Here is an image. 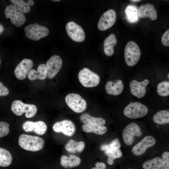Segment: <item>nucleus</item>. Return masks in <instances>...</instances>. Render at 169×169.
Masks as SVG:
<instances>
[{"label": "nucleus", "mask_w": 169, "mask_h": 169, "mask_svg": "<svg viewBox=\"0 0 169 169\" xmlns=\"http://www.w3.org/2000/svg\"><path fill=\"white\" fill-rule=\"evenodd\" d=\"M13 157L10 152L8 150L0 147V166L7 167L12 163Z\"/></svg>", "instance_id": "c85d7f7f"}, {"label": "nucleus", "mask_w": 169, "mask_h": 169, "mask_svg": "<svg viewBox=\"0 0 169 169\" xmlns=\"http://www.w3.org/2000/svg\"><path fill=\"white\" fill-rule=\"evenodd\" d=\"M11 108L12 111L18 116H20L25 113V116L27 118L33 117L37 111V107L35 105L25 104L18 100L13 101Z\"/></svg>", "instance_id": "7ed1b4c3"}, {"label": "nucleus", "mask_w": 169, "mask_h": 169, "mask_svg": "<svg viewBox=\"0 0 169 169\" xmlns=\"http://www.w3.org/2000/svg\"><path fill=\"white\" fill-rule=\"evenodd\" d=\"M149 83V80L146 79L141 82L132 80L130 83L131 93L138 98H143L146 94V87Z\"/></svg>", "instance_id": "f3484780"}, {"label": "nucleus", "mask_w": 169, "mask_h": 169, "mask_svg": "<svg viewBox=\"0 0 169 169\" xmlns=\"http://www.w3.org/2000/svg\"><path fill=\"white\" fill-rule=\"evenodd\" d=\"M9 125L4 121H0V137L7 136L9 133Z\"/></svg>", "instance_id": "72a5a7b5"}, {"label": "nucleus", "mask_w": 169, "mask_h": 169, "mask_svg": "<svg viewBox=\"0 0 169 169\" xmlns=\"http://www.w3.org/2000/svg\"><path fill=\"white\" fill-rule=\"evenodd\" d=\"M169 74L168 73L167 76H168V79L169 78Z\"/></svg>", "instance_id": "37998d69"}, {"label": "nucleus", "mask_w": 169, "mask_h": 169, "mask_svg": "<svg viewBox=\"0 0 169 169\" xmlns=\"http://www.w3.org/2000/svg\"><path fill=\"white\" fill-rule=\"evenodd\" d=\"M138 9V15L141 18L148 17L152 20L157 18V11L154 6L151 3L141 5Z\"/></svg>", "instance_id": "a211bd4d"}, {"label": "nucleus", "mask_w": 169, "mask_h": 169, "mask_svg": "<svg viewBox=\"0 0 169 169\" xmlns=\"http://www.w3.org/2000/svg\"><path fill=\"white\" fill-rule=\"evenodd\" d=\"M33 65V61L29 59H25L17 65L14 71L15 76L19 80L25 79Z\"/></svg>", "instance_id": "dca6fc26"}, {"label": "nucleus", "mask_w": 169, "mask_h": 169, "mask_svg": "<svg viewBox=\"0 0 169 169\" xmlns=\"http://www.w3.org/2000/svg\"><path fill=\"white\" fill-rule=\"evenodd\" d=\"M148 111L146 106L140 102H135L128 105L125 108L123 113L126 117L135 119L144 117Z\"/></svg>", "instance_id": "39448f33"}, {"label": "nucleus", "mask_w": 169, "mask_h": 169, "mask_svg": "<svg viewBox=\"0 0 169 169\" xmlns=\"http://www.w3.org/2000/svg\"><path fill=\"white\" fill-rule=\"evenodd\" d=\"M47 77V70L46 65L44 64H39L37 70L31 69L29 72L28 77L30 80H34L38 79L44 80Z\"/></svg>", "instance_id": "412c9836"}, {"label": "nucleus", "mask_w": 169, "mask_h": 169, "mask_svg": "<svg viewBox=\"0 0 169 169\" xmlns=\"http://www.w3.org/2000/svg\"><path fill=\"white\" fill-rule=\"evenodd\" d=\"M104 153L108 156V164L111 165L113 164L115 159L120 158L122 156V151L119 149L106 150Z\"/></svg>", "instance_id": "c756f323"}, {"label": "nucleus", "mask_w": 169, "mask_h": 169, "mask_svg": "<svg viewBox=\"0 0 169 169\" xmlns=\"http://www.w3.org/2000/svg\"><path fill=\"white\" fill-rule=\"evenodd\" d=\"M169 30H167L163 34L161 41L162 44L166 46H169Z\"/></svg>", "instance_id": "c9c22d12"}, {"label": "nucleus", "mask_w": 169, "mask_h": 169, "mask_svg": "<svg viewBox=\"0 0 169 169\" xmlns=\"http://www.w3.org/2000/svg\"><path fill=\"white\" fill-rule=\"evenodd\" d=\"M52 1H54V2H59V1H60V0H52Z\"/></svg>", "instance_id": "79ce46f5"}, {"label": "nucleus", "mask_w": 169, "mask_h": 169, "mask_svg": "<svg viewBox=\"0 0 169 169\" xmlns=\"http://www.w3.org/2000/svg\"><path fill=\"white\" fill-rule=\"evenodd\" d=\"M4 13L6 18H10L11 23L17 27L21 26L26 21V17L23 13L19 11L13 4L7 6Z\"/></svg>", "instance_id": "6e6552de"}, {"label": "nucleus", "mask_w": 169, "mask_h": 169, "mask_svg": "<svg viewBox=\"0 0 169 169\" xmlns=\"http://www.w3.org/2000/svg\"><path fill=\"white\" fill-rule=\"evenodd\" d=\"M115 11L110 9L105 12L101 17L98 22L97 28L100 31L106 30L112 27L116 20Z\"/></svg>", "instance_id": "ddd939ff"}, {"label": "nucleus", "mask_w": 169, "mask_h": 169, "mask_svg": "<svg viewBox=\"0 0 169 169\" xmlns=\"http://www.w3.org/2000/svg\"><path fill=\"white\" fill-rule=\"evenodd\" d=\"M82 130L87 133H93L102 135L107 131V127L104 125L97 126L84 124L82 126Z\"/></svg>", "instance_id": "bb28decb"}, {"label": "nucleus", "mask_w": 169, "mask_h": 169, "mask_svg": "<svg viewBox=\"0 0 169 169\" xmlns=\"http://www.w3.org/2000/svg\"><path fill=\"white\" fill-rule=\"evenodd\" d=\"M141 0H131V1H132L133 2H137L140 1Z\"/></svg>", "instance_id": "a19ab883"}, {"label": "nucleus", "mask_w": 169, "mask_h": 169, "mask_svg": "<svg viewBox=\"0 0 169 169\" xmlns=\"http://www.w3.org/2000/svg\"><path fill=\"white\" fill-rule=\"evenodd\" d=\"M157 91L158 94L161 96L165 97L169 95V82L163 81L157 85Z\"/></svg>", "instance_id": "2f4dec72"}, {"label": "nucleus", "mask_w": 169, "mask_h": 169, "mask_svg": "<svg viewBox=\"0 0 169 169\" xmlns=\"http://www.w3.org/2000/svg\"><path fill=\"white\" fill-rule=\"evenodd\" d=\"M65 102L68 107L76 113H81L87 108L86 101L80 95L76 93L68 94L65 97Z\"/></svg>", "instance_id": "423d86ee"}, {"label": "nucleus", "mask_w": 169, "mask_h": 169, "mask_svg": "<svg viewBox=\"0 0 169 169\" xmlns=\"http://www.w3.org/2000/svg\"><path fill=\"white\" fill-rule=\"evenodd\" d=\"M80 157L76 156L70 154L69 156L62 155L60 157L61 165L65 168L75 167L79 165L81 162Z\"/></svg>", "instance_id": "aec40b11"}, {"label": "nucleus", "mask_w": 169, "mask_h": 169, "mask_svg": "<svg viewBox=\"0 0 169 169\" xmlns=\"http://www.w3.org/2000/svg\"><path fill=\"white\" fill-rule=\"evenodd\" d=\"M161 161L164 169H169V152H164L162 155Z\"/></svg>", "instance_id": "f704fd0d"}, {"label": "nucleus", "mask_w": 169, "mask_h": 169, "mask_svg": "<svg viewBox=\"0 0 169 169\" xmlns=\"http://www.w3.org/2000/svg\"><path fill=\"white\" fill-rule=\"evenodd\" d=\"M18 143L22 148L26 150L37 151L43 148L45 142L40 137L23 134L19 136Z\"/></svg>", "instance_id": "f257e3e1"}, {"label": "nucleus", "mask_w": 169, "mask_h": 169, "mask_svg": "<svg viewBox=\"0 0 169 169\" xmlns=\"http://www.w3.org/2000/svg\"><path fill=\"white\" fill-rule=\"evenodd\" d=\"M23 130L27 132H33L39 135L45 134L47 130V126L43 121H39L33 122L26 121L22 125Z\"/></svg>", "instance_id": "2eb2a0df"}, {"label": "nucleus", "mask_w": 169, "mask_h": 169, "mask_svg": "<svg viewBox=\"0 0 169 169\" xmlns=\"http://www.w3.org/2000/svg\"><path fill=\"white\" fill-rule=\"evenodd\" d=\"M11 1L20 12L23 13L29 12L30 8L26 2L22 0H11Z\"/></svg>", "instance_id": "7c9ffc66"}, {"label": "nucleus", "mask_w": 169, "mask_h": 169, "mask_svg": "<svg viewBox=\"0 0 169 169\" xmlns=\"http://www.w3.org/2000/svg\"><path fill=\"white\" fill-rule=\"evenodd\" d=\"M124 58L127 65L130 67L135 65L141 57L140 49L133 41H130L127 44L124 50Z\"/></svg>", "instance_id": "f03ea898"}, {"label": "nucleus", "mask_w": 169, "mask_h": 169, "mask_svg": "<svg viewBox=\"0 0 169 169\" xmlns=\"http://www.w3.org/2000/svg\"><path fill=\"white\" fill-rule=\"evenodd\" d=\"M62 65V60L59 56H51L46 63L47 77L49 79L53 78L60 70Z\"/></svg>", "instance_id": "f8f14e48"}, {"label": "nucleus", "mask_w": 169, "mask_h": 169, "mask_svg": "<svg viewBox=\"0 0 169 169\" xmlns=\"http://www.w3.org/2000/svg\"><path fill=\"white\" fill-rule=\"evenodd\" d=\"M80 120L84 124L100 126L105 124L106 121L104 118L91 116L88 113L81 115L79 117Z\"/></svg>", "instance_id": "4be33fe9"}, {"label": "nucleus", "mask_w": 169, "mask_h": 169, "mask_svg": "<svg viewBox=\"0 0 169 169\" xmlns=\"http://www.w3.org/2000/svg\"><path fill=\"white\" fill-rule=\"evenodd\" d=\"M79 81L85 87H93L100 83L99 75L87 68H84L79 72L78 75Z\"/></svg>", "instance_id": "20e7f679"}, {"label": "nucleus", "mask_w": 169, "mask_h": 169, "mask_svg": "<svg viewBox=\"0 0 169 169\" xmlns=\"http://www.w3.org/2000/svg\"><path fill=\"white\" fill-rule=\"evenodd\" d=\"M138 9L137 6L134 5H129L126 7L125 13L128 22L134 23L138 21L139 18Z\"/></svg>", "instance_id": "393cba45"}, {"label": "nucleus", "mask_w": 169, "mask_h": 169, "mask_svg": "<svg viewBox=\"0 0 169 169\" xmlns=\"http://www.w3.org/2000/svg\"><path fill=\"white\" fill-rule=\"evenodd\" d=\"M154 122L159 125H162L169 123V111L162 110L156 113L153 117Z\"/></svg>", "instance_id": "a878e982"}, {"label": "nucleus", "mask_w": 169, "mask_h": 169, "mask_svg": "<svg viewBox=\"0 0 169 169\" xmlns=\"http://www.w3.org/2000/svg\"><path fill=\"white\" fill-rule=\"evenodd\" d=\"M95 167H94L91 169H105L106 165L103 162H98L95 164Z\"/></svg>", "instance_id": "4c0bfd02"}, {"label": "nucleus", "mask_w": 169, "mask_h": 169, "mask_svg": "<svg viewBox=\"0 0 169 169\" xmlns=\"http://www.w3.org/2000/svg\"><path fill=\"white\" fill-rule=\"evenodd\" d=\"M120 146V143L119 139L115 138L109 144L101 145L100 147V149L101 151H105L109 150L119 149Z\"/></svg>", "instance_id": "473e14b6"}, {"label": "nucleus", "mask_w": 169, "mask_h": 169, "mask_svg": "<svg viewBox=\"0 0 169 169\" xmlns=\"http://www.w3.org/2000/svg\"><path fill=\"white\" fill-rule=\"evenodd\" d=\"M142 167L144 169H164L161 159L158 157L146 161Z\"/></svg>", "instance_id": "cd10ccee"}, {"label": "nucleus", "mask_w": 169, "mask_h": 169, "mask_svg": "<svg viewBox=\"0 0 169 169\" xmlns=\"http://www.w3.org/2000/svg\"><path fill=\"white\" fill-rule=\"evenodd\" d=\"M84 147L85 143L84 141H77L72 139L69 140L65 146L66 151L71 153L81 152Z\"/></svg>", "instance_id": "5701e85b"}, {"label": "nucleus", "mask_w": 169, "mask_h": 169, "mask_svg": "<svg viewBox=\"0 0 169 169\" xmlns=\"http://www.w3.org/2000/svg\"><path fill=\"white\" fill-rule=\"evenodd\" d=\"M1 60L0 59V64H1Z\"/></svg>", "instance_id": "c03bdc74"}, {"label": "nucleus", "mask_w": 169, "mask_h": 169, "mask_svg": "<svg viewBox=\"0 0 169 169\" xmlns=\"http://www.w3.org/2000/svg\"><path fill=\"white\" fill-rule=\"evenodd\" d=\"M65 29L68 35L73 41L81 42L85 40V35L84 29L74 22H68L66 25Z\"/></svg>", "instance_id": "9d476101"}, {"label": "nucleus", "mask_w": 169, "mask_h": 169, "mask_svg": "<svg viewBox=\"0 0 169 169\" xmlns=\"http://www.w3.org/2000/svg\"><path fill=\"white\" fill-rule=\"evenodd\" d=\"M142 135L139 126L134 122L127 125L123 129L122 137L124 143L127 145H131L135 136L139 137Z\"/></svg>", "instance_id": "1a4fd4ad"}, {"label": "nucleus", "mask_w": 169, "mask_h": 169, "mask_svg": "<svg viewBox=\"0 0 169 169\" xmlns=\"http://www.w3.org/2000/svg\"><path fill=\"white\" fill-rule=\"evenodd\" d=\"M105 88L107 94L116 96L121 93L124 89V86L121 80L118 79L115 82L111 81H108L105 85Z\"/></svg>", "instance_id": "6ab92c4d"}, {"label": "nucleus", "mask_w": 169, "mask_h": 169, "mask_svg": "<svg viewBox=\"0 0 169 169\" xmlns=\"http://www.w3.org/2000/svg\"></svg>", "instance_id": "a18cd8bd"}, {"label": "nucleus", "mask_w": 169, "mask_h": 169, "mask_svg": "<svg viewBox=\"0 0 169 169\" xmlns=\"http://www.w3.org/2000/svg\"><path fill=\"white\" fill-rule=\"evenodd\" d=\"M24 31L25 35L28 38L35 41L45 37L49 33V30L47 28L36 23L27 26L25 28Z\"/></svg>", "instance_id": "0eeeda50"}, {"label": "nucleus", "mask_w": 169, "mask_h": 169, "mask_svg": "<svg viewBox=\"0 0 169 169\" xmlns=\"http://www.w3.org/2000/svg\"><path fill=\"white\" fill-rule=\"evenodd\" d=\"M156 142V140L153 137L147 136L133 146L132 152L135 156L141 155L145 152L148 148L154 146Z\"/></svg>", "instance_id": "4468645a"}, {"label": "nucleus", "mask_w": 169, "mask_h": 169, "mask_svg": "<svg viewBox=\"0 0 169 169\" xmlns=\"http://www.w3.org/2000/svg\"><path fill=\"white\" fill-rule=\"evenodd\" d=\"M53 129L55 132L62 133L68 136H73L76 131L75 124L69 120H64L55 123Z\"/></svg>", "instance_id": "9b49d317"}, {"label": "nucleus", "mask_w": 169, "mask_h": 169, "mask_svg": "<svg viewBox=\"0 0 169 169\" xmlns=\"http://www.w3.org/2000/svg\"><path fill=\"white\" fill-rule=\"evenodd\" d=\"M4 30L3 26L0 24V35L3 32Z\"/></svg>", "instance_id": "ea45409f"}, {"label": "nucleus", "mask_w": 169, "mask_h": 169, "mask_svg": "<svg viewBox=\"0 0 169 169\" xmlns=\"http://www.w3.org/2000/svg\"><path fill=\"white\" fill-rule=\"evenodd\" d=\"M117 41L114 34H111L107 37L104 42V49L105 54L108 56H112L114 53V47Z\"/></svg>", "instance_id": "b1692460"}, {"label": "nucleus", "mask_w": 169, "mask_h": 169, "mask_svg": "<svg viewBox=\"0 0 169 169\" xmlns=\"http://www.w3.org/2000/svg\"><path fill=\"white\" fill-rule=\"evenodd\" d=\"M9 93L8 88L0 82V96H6Z\"/></svg>", "instance_id": "e433bc0d"}, {"label": "nucleus", "mask_w": 169, "mask_h": 169, "mask_svg": "<svg viewBox=\"0 0 169 169\" xmlns=\"http://www.w3.org/2000/svg\"><path fill=\"white\" fill-rule=\"evenodd\" d=\"M27 3L29 6H32L34 4V2L32 0H29Z\"/></svg>", "instance_id": "58836bf2"}]
</instances>
